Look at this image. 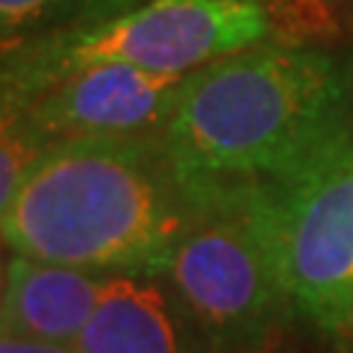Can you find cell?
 Listing matches in <instances>:
<instances>
[{"mask_svg": "<svg viewBox=\"0 0 353 353\" xmlns=\"http://www.w3.org/2000/svg\"><path fill=\"white\" fill-rule=\"evenodd\" d=\"M350 130L353 59L262 41L185 74L162 141L197 209L277 189Z\"/></svg>", "mask_w": 353, "mask_h": 353, "instance_id": "obj_1", "label": "cell"}, {"mask_svg": "<svg viewBox=\"0 0 353 353\" xmlns=\"http://www.w3.org/2000/svg\"><path fill=\"white\" fill-rule=\"evenodd\" d=\"M194 203L153 136L57 141L0 218L21 256L94 274H168Z\"/></svg>", "mask_w": 353, "mask_h": 353, "instance_id": "obj_2", "label": "cell"}, {"mask_svg": "<svg viewBox=\"0 0 353 353\" xmlns=\"http://www.w3.org/2000/svg\"><path fill=\"white\" fill-rule=\"evenodd\" d=\"M165 277L206 353H262L294 318L262 227L259 192L197 206Z\"/></svg>", "mask_w": 353, "mask_h": 353, "instance_id": "obj_3", "label": "cell"}, {"mask_svg": "<svg viewBox=\"0 0 353 353\" xmlns=\"http://www.w3.org/2000/svg\"><path fill=\"white\" fill-rule=\"evenodd\" d=\"M259 215L292 315L353 353V130L289 183L259 192Z\"/></svg>", "mask_w": 353, "mask_h": 353, "instance_id": "obj_4", "label": "cell"}, {"mask_svg": "<svg viewBox=\"0 0 353 353\" xmlns=\"http://www.w3.org/2000/svg\"><path fill=\"white\" fill-rule=\"evenodd\" d=\"M277 30L265 0H145L109 21L3 50L30 80L121 62L153 74H192Z\"/></svg>", "mask_w": 353, "mask_h": 353, "instance_id": "obj_5", "label": "cell"}, {"mask_svg": "<svg viewBox=\"0 0 353 353\" xmlns=\"http://www.w3.org/2000/svg\"><path fill=\"white\" fill-rule=\"evenodd\" d=\"M180 85V74H153L121 62L85 65L36 83V115L53 141L153 136L168 124Z\"/></svg>", "mask_w": 353, "mask_h": 353, "instance_id": "obj_6", "label": "cell"}, {"mask_svg": "<svg viewBox=\"0 0 353 353\" xmlns=\"http://www.w3.org/2000/svg\"><path fill=\"white\" fill-rule=\"evenodd\" d=\"M77 353H206L165 274H109Z\"/></svg>", "mask_w": 353, "mask_h": 353, "instance_id": "obj_7", "label": "cell"}, {"mask_svg": "<svg viewBox=\"0 0 353 353\" xmlns=\"http://www.w3.org/2000/svg\"><path fill=\"white\" fill-rule=\"evenodd\" d=\"M103 283L106 274L12 253L0 297V336L74 347Z\"/></svg>", "mask_w": 353, "mask_h": 353, "instance_id": "obj_8", "label": "cell"}, {"mask_svg": "<svg viewBox=\"0 0 353 353\" xmlns=\"http://www.w3.org/2000/svg\"><path fill=\"white\" fill-rule=\"evenodd\" d=\"M53 145L36 115V83L0 53V218Z\"/></svg>", "mask_w": 353, "mask_h": 353, "instance_id": "obj_9", "label": "cell"}, {"mask_svg": "<svg viewBox=\"0 0 353 353\" xmlns=\"http://www.w3.org/2000/svg\"><path fill=\"white\" fill-rule=\"evenodd\" d=\"M145 0H0V53L109 21Z\"/></svg>", "mask_w": 353, "mask_h": 353, "instance_id": "obj_10", "label": "cell"}, {"mask_svg": "<svg viewBox=\"0 0 353 353\" xmlns=\"http://www.w3.org/2000/svg\"><path fill=\"white\" fill-rule=\"evenodd\" d=\"M0 353H77V350L65 345H41V341L0 336Z\"/></svg>", "mask_w": 353, "mask_h": 353, "instance_id": "obj_11", "label": "cell"}, {"mask_svg": "<svg viewBox=\"0 0 353 353\" xmlns=\"http://www.w3.org/2000/svg\"><path fill=\"white\" fill-rule=\"evenodd\" d=\"M0 245H3V241H0ZM3 283H6V262L0 256V297H3Z\"/></svg>", "mask_w": 353, "mask_h": 353, "instance_id": "obj_12", "label": "cell"}]
</instances>
